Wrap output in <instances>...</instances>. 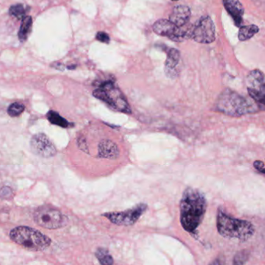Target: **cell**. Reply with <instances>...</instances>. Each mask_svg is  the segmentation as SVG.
Segmentation results:
<instances>
[{
  "mask_svg": "<svg viewBox=\"0 0 265 265\" xmlns=\"http://www.w3.org/2000/svg\"><path fill=\"white\" fill-rule=\"evenodd\" d=\"M216 225L219 234L229 239L246 241L255 234V227L252 223L233 218L221 210H219Z\"/></svg>",
  "mask_w": 265,
  "mask_h": 265,
  "instance_id": "cell-3",
  "label": "cell"
},
{
  "mask_svg": "<svg viewBox=\"0 0 265 265\" xmlns=\"http://www.w3.org/2000/svg\"><path fill=\"white\" fill-rule=\"evenodd\" d=\"M247 87L251 98L265 105V76L262 71L255 69L250 72L247 76Z\"/></svg>",
  "mask_w": 265,
  "mask_h": 265,
  "instance_id": "cell-9",
  "label": "cell"
},
{
  "mask_svg": "<svg viewBox=\"0 0 265 265\" xmlns=\"http://www.w3.org/2000/svg\"><path fill=\"white\" fill-rule=\"evenodd\" d=\"M249 253L247 251H240L234 257V265H242L248 262Z\"/></svg>",
  "mask_w": 265,
  "mask_h": 265,
  "instance_id": "cell-22",
  "label": "cell"
},
{
  "mask_svg": "<svg viewBox=\"0 0 265 265\" xmlns=\"http://www.w3.org/2000/svg\"><path fill=\"white\" fill-rule=\"evenodd\" d=\"M9 14L18 19H23L26 16V9L23 4H16L9 8Z\"/></svg>",
  "mask_w": 265,
  "mask_h": 265,
  "instance_id": "cell-20",
  "label": "cell"
},
{
  "mask_svg": "<svg viewBox=\"0 0 265 265\" xmlns=\"http://www.w3.org/2000/svg\"><path fill=\"white\" fill-rule=\"evenodd\" d=\"M95 255L102 265H111L114 264V259L110 255L108 250L105 249V248H98Z\"/></svg>",
  "mask_w": 265,
  "mask_h": 265,
  "instance_id": "cell-19",
  "label": "cell"
},
{
  "mask_svg": "<svg viewBox=\"0 0 265 265\" xmlns=\"http://www.w3.org/2000/svg\"><path fill=\"white\" fill-rule=\"evenodd\" d=\"M172 1H178V0H172Z\"/></svg>",
  "mask_w": 265,
  "mask_h": 265,
  "instance_id": "cell-27",
  "label": "cell"
},
{
  "mask_svg": "<svg viewBox=\"0 0 265 265\" xmlns=\"http://www.w3.org/2000/svg\"><path fill=\"white\" fill-rule=\"evenodd\" d=\"M254 167L256 170H258L259 172L262 173V174H265V164L261 160H256L254 163Z\"/></svg>",
  "mask_w": 265,
  "mask_h": 265,
  "instance_id": "cell-26",
  "label": "cell"
},
{
  "mask_svg": "<svg viewBox=\"0 0 265 265\" xmlns=\"http://www.w3.org/2000/svg\"><path fill=\"white\" fill-rule=\"evenodd\" d=\"M30 144L32 152L40 157L50 158L57 153L55 146L45 134L38 133L33 135Z\"/></svg>",
  "mask_w": 265,
  "mask_h": 265,
  "instance_id": "cell-11",
  "label": "cell"
},
{
  "mask_svg": "<svg viewBox=\"0 0 265 265\" xmlns=\"http://www.w3.org/2000/svg\"><path fill=\"white\" fill-rule=\"evenodd\" d=\"M78 146L82 149V151L86 152V153H89L86 139H84L83 137H80L78 139Z\"/></svg>",
  "mask_w": 265,
  "mask_h": 265,
  "instance_id": "cell-25",
  "label": "cell"
},
{
  "mask_svg": "<svg viewBox=\"0 0 265 265\" xmlns=\"http://www.w3.org/2000/svg\"><path fill=\"white\" fill-rule=\"evenodd\" d=\"M9 237L13 242L32 251H44L51 244L48 237L31 227H16L11 230Z\"/></svg>",
  "mask_w": 265,
  "mask_h": 265,
  "instance_id": "cell-4",
  "label": "cell"
},
{
  "mask_svg": "<svg viewBox=\"0 0 265 265\" xmlns=\"http://www.w3.org/2000/svg\"><path fill=\"white\" fill-rule=\"evenodd\" d=\"M258 31H259V27L255 24L240 26L238 38L241 41L250 40L251 37H253L256 33H258Z\"/></svg>",
  "mask_w": 265,
  "mask_h": 265,
  "instance_id": "cell-17",
  "label": "cell"
},
{
  "mask_svg": "<svg viewBox=\"0 0 265 265\" xmlns=\"http://www.w3.org/2000/svg\"><path fill=\"white\" fill-rule=\"evenodd\" d=\"M207 202L202 192L188 188L184 192L180 202L181 223L186 231L194 234L206 214Z\"/></svg>",
  "mask_w": 265,
  "mask_h": 265,
  "instance_id": "cell-1",
  "label": "cell"
},
{
  "mask_svg": "<svg viewBox=\"0 0 265 265\" xmlns=\"http://www.w3.org/2000/svg\"><path fill=\"white\" fill-rule=\"evenodd\" d=\"M93 96L102 100L115 111L131 114V108L124 93L114 81H103L93 91Z\"/></svg>",
  "mask_w": 265,
  "mask_h": 265,
  "instance_id": "cell-5",
  "label": "cell"
},
{
  "mask_svg": "<svg viewBox=\"0 0 265 265\" xmlns=\"http://www.w3.org/2000/svg\"><path fill=\"white\" fill-rule=\"evenodd\" d=\"M0 196L2 199H8L9 197L12 196V190L8 187H4L0 191Z\"/></svg>",
  "mask_w": 265,
  "mask_h": 265,
  "instance_id": "cell-24",
  "label": "cell"
},
{
  "mask_svg": "<svg viewBox=\"0 0 265 265\" xmlns=\"http://www.w3.org/2000/svg\"><path fill=\"white\" fill-rule=\"evenodd\" d=\"M178 26L173 23L170 19H161L153 23L152 28L153 32L157 35L164 36L168 37L170 40L181 42L185 39L192 38V31L193 26L185 27Z\"/></svg>",
  "mask_w": 265,
  "mask_h": 265,
  "instance_id": "cell-7",
  "label": "cell"
},
{
  "mask_svg": "<svg viewBox=\"0 0 265 265\" xmlns=\"http://www.w3.org/2000/svg\"><path fill=\"white\" fill-rule=\"evenodd\" d=\"M120 155V150L115 142L110 140H103L99 145L98 156L100 158L114 159L117 158Z\"/></svg>",
  "mask_w": 265,
  "mask_h": 265,
  "instance_id": "cell-14",
  "label": "cell"
},
{
  "mask_svg": "<svg viewBox=\"0 0 265 265\" xmlns=\"http://www.w3.org/2000/svg\"><path fill=\"white\" fill-rule=\"evenodd\" d=\"M33 26V19L30 16H26L22 19L20 28H19L18 37L21 41H25L30 35Z\"/></svg>",
  "mask_w": 265,
  "mask_h": 265,
  "instance_id": "cell-16",
  "label": "cell"
},
{
  "mask_svg": "<svg viewBox=\"0 0 265 265\" xmlns=\"http://www.w3.org/2000/svg\"><path fill=\"white\" fill-rule=\"evenodd\" d=\"M223 3L226 10L232 17L234 24L239 27L241 26L244 14V8L240 0H223Z\"/></svg>",
  "mask_w": 265,
  "mask_h": 265,
  "instance_id": "cell-12",
  "label": "cell"
},
{
  "mask_svg": "<svg viewBox=\"0 0 265 265\" xmlns=\"http://www.w3.org/2000/svg\"><path fill=\"white\" fill-rule=\"evenodd\" d=\"M147 206L146 204L141 203L133 208L117 213H105L103 216L108 219L112 223L118 226H132L136 223L140 216L146 212Z\"/></svg>",
  "mask_w": 265,
  "mask_h": 265,
  "instance_id": "cell-8",
  "label": "cell"
},
{
  "mask_svg": "<svg viewBox=\"0 0 265 265\" xmlns=\"http://www.w3.org/2000/svg\"><path fill=\"white\" fill-rule=\"evenodd\" d=\"M192 38L201 44H210L216 39V28L213 19L202 16L192 27Z\"/></svg>",
  "mask_w": 265,
  "mask_h": 265,
  "instance_id": "cell-10",
  "label": "cell"
},
{
  "mask_svg": "<svg viewBox=\"0 0 265 265\" xmlns=\"http://www.w3.org/2000/svg\"><path fill=\"white\" fill-rule=\"evenodd\" d=\"M47 118L52 125H58V126L62 127L64 128H70L72 125V124L68 122L65 118H62L56 111H49L47 114Z\"/></svg>",
  "mask_w": 265,
  "mask_h": 265,
  "instance_id": "cell-18",
  "label": "cell"
},
{
  "mask_svg": "<svg viewBox=\"0 0 265 265\" xmlns=\"http://www.w3.org/2000/svg\"><path fill=\"white\" fill-rule=\"evenodd\" d=\"M24 110L25 106L23 104L16 102V103H13V104L9 105V107H8V110H7V113H8L9 116L12 117V118H15V117H18L24 111Z\"/></svg>",
  "mask_w": 265,
  "mask_h": 265,
  "instance_id": "cell-21",
  "label": "cell"
},
{
  "mask_svg": "<svg viewBox=\"0 0 265 265\" xmlns=\"http://www.w3.org/2000/svg\"><path fill=\"white\" fill-rule=\"evenodd\" d=\"M96 39L100 42L105 43V44H109L110 41V36L108 35V33L103 31L98 32L96 33Z\"/></svg>",
  "mask_w": 265,
  "mask_h": 265,
  "instance_id": "cell-23",
  "label": "cell"
},
{
  "mask_svg": "<svg viewBox=\"0 0 265 265\" xmlns=\"http://www.w3.org/2000/svg\"><path fill=\"white\" fill-rule=\"evenodd\" d=\"M33 220L37 225L49 230H57L68 225V217L58 209L51 206H40L33 213Z\"/></svg>",
  "mask_w": 265,
  "mask_h": 265,
  "instance_id": "cell-6",
  "label": "cell"
},
{
  "mask_svg": "<svg viewBox=\"0 0 265 265\" xmlns=\"http://www.w3.org/2000/svg\"><path fill=\"white\" fill-rule=\"evenodd\" d=\"M216 109L229 116L241 117L258 112L259 106L251 97L248 98L230 89H226L216 100Z\"/></svg>",
  "mask_w": 265,
  "mask_h": 265,
  "instance_id": "cell-2",
  "label": "cell"
},
{
  "mask_svg": "<svg viewBox=\"0 0 265 265\" xmlns=\"http://www.w3.org/2000/svg\"><path fill=\"white\" fill-rule=\"evenodd\" d=\"M180 60V52L175 48H168L167 51V59L165 62V73L168 77H176L177 72L175 68Z\"/></svg>",
  "mask_w": 265,
  "mask_h": 265,
  "instance_id": "cell-15",
  "label": "cell"
},
{
  "mask_svg": "<svg viewBox=\"0 0 265 265\" xmlns=\"http://www.w3.org/2000/svg\"><path fill=\"white\" fill-rule=\"evenodd\" d=\"M191 16L190 8L184 5H175L170 15L169 19L178 26L187 25Z\"/></svg>",
  "mask_w": 265,
  "mask_h": 265,
  "instance_id": "cell-13",
  "label": "cell"
}]
</instances>
